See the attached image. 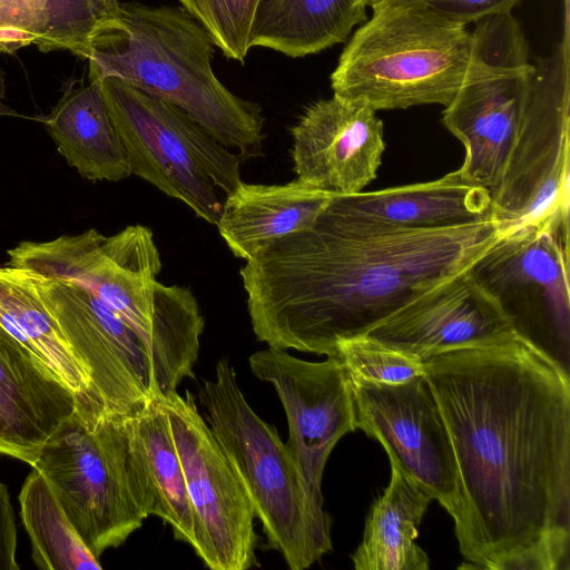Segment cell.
<instances>
[{"label":"cell","instance_id":"4fadbf2b","mask_svg":"<svg viewBox=\"0 0 570 570\" xmlns=\"http://www.w3.org/2000/svg\"><path fill=\"white\" fill-rule=\"evenodd\" d=\"M160 401L183 466L195 553L212 570L258 566L253 505L194 396L174 391Z\"/></svg>","mask_w":570,"mask_h":570},{"label":"cell","instance_id":"cb8c5ba5","mask_svg":"<svg viewBox=\"0 0 570 570\" xmlns=\"http://www.w3.org/2000/svg\"><path fill=\"white\" fill-rule=\"evenodd\" d=\"M362 0H259L250 47L292 58L317 53L344 42L367 19Z\"/></svg>","mask_w":570,"mask_h":570},{"label":"cell","instance_id":"1f68e13d","mask_svg":"<svg viewBox=\"0 0 570 570\" xmlns=\"http://www.w3.org/2000/svg\"><path fill=\"white\" fill-rule=\"evenodd\" d=\"M4 94H6L4 73L0 69V117L18 116V112L16 110L11 109L9 106H7L3 102Z\"/></svg>","mask_w":570,"mask_h":570},{"label":"cell","instance_id":"e0dca14e","mask_svg":"<svg viewBox=\"0 0 570 570\" xmlns=\"http://www.w3.org/2000/svg\"><path fill=\"white\" fill-rule=\"evenodd\" d=\"M366 335L421 361L517 336L501 307L469 269L423 293Z\"/></svg>","mask_w":570,"mask_h":570},{"label":"cell","instance_id":"30bf717a","mask_svg":"<svg viewBox=\"0 0 570 570\" xmlns=\"http://www.w3.org/2000/svg\"><path fill=\"white\" fill-rule=\"evenodd\" d=\"M562 40L534 63L517 135L493 198L499 236L548 228L569 238V6Z\"/></svg>","mask_w":570,"mask_h":570},{"label":"cell","instance_id":"6da1fadb","mask_svg":"<svg viewBox=\"0 0 570 570\" xmlns=\"http://www.w3.org/2000/svg\"><path fill=\"white\" fill-rule=\"evenodd\" d=\"M452 443L459 549L497 570L570 534V374L518 336L423 360Z\"/></svg>","mask_w":570,"mask_h":570},{"label":"cell","instance_id":"d6a6232c","mask_svg":"<svg viewBox=\"0 0 570 570\" xmlns=\"http://www.w3.org/2000/svg\"><path fill=\"white\" fill-rule=\"evenodd\" d=\"M365 4H372L377 0H362Z\"/></svg>","mask_w":570,"mask_h":570},{"label":"cell","instance_id":"5b68a950","mask_svg":"<svg viewBox=\"0 0 570 570\" xmlns=\"http://www.w3.org/2000/svg\"><path fill=\"white\" fill-rule=\"evenodd\" d=\"M331 75L333 94L375 111L448 106L471 60L466 24L412 0H377Z\"/></svg>","mask_w":570,"mask_h":570},{"label":"cell","instance_id":"7a4b0ae2","mask_svg":"<svg viewBox=\"0 0 570 570\" xmlns=\"http://www.w3.org/2000/svg\"><path fill=\"white\" fill-rule=\"evenodd\" d=\"M499 237L493 218L436 229L352 214L333 199L307 228L240 268L253 331L269 347L332 355L468 269Z\"/></svg>","mask_w":570,"mask_h":570},{"label":"cell","instance_id":"2e32d148","mask_svg":"<svg viewBox=\"0 0 570 570\" xmlns=\"http://www.w3.org/2000/svg\"><path fill=\"white\" fill-rule=\"evenodd\" d=\"M296 178L332 195L362 191L385 150L383 122L368 105L333 94L308 105L291 128Z\"/></svg>","mask_w":570,"mask_h":570},{"label":"cell","instance_id":"5bb4252c","mask_svg":"<svg viewBox=\"0 0 570 570\" xmlns=\"http://www.w3.org/2000/svg\"><path fill=\"white\" fill-rule=\"evenodd\" d=\"M249 367L275 389L287 420L286 445L307 501L316 518L331 525L322 494L324 469L336 443L356 430L346 370L335 355L311 362L269 346L249 356Z\"/></svg>","mask_w":570,"mask_h":570},{"label":"cell","instance_id":"d6986e66","mask_svg":"<svg viewBox=\"0 0 570 570\" xmlns=\"http://www.w3.org/2000/svg\"><path fill=\"white\" fill-rule=\"evenodd\" d=\"M343 209L396 227L436 229L493 218V200L460 169L426 183L335 195ZM494 219V218H493Z\"/></svg>","mask_w":570,"mask_h":570},{"label":"cell","instance_id":"d4e9b609","mask_svg":"<svg viewBox=\"0 0 570 570\" xmlns=\"http://www.w3.org/2000/svg\"><path fill=\"white\" fill-rule=\"evenodd\" d=\"M0 325L83 401L87 376L22 269L0 267Z\"/></svg>","mask_w":570,"mask_h":570},{"label":"cell","instance_id":"603a6c76","mask_svg":"<svg viewBox=\"0 0 570 570\" xmlns=\"http://www.w3.org/2000/svg\"><path fill=\"white\" fill-rule=\"evenodd\" d=\"M391 464V463H390ZM433 499L391 464V479L371 505L363 539L351 554L356 570H426L429 558L414 542Z\"/></svg>","mask_w":570,"mask_h":570},{"label":"cell","instance_id":"4316f807","mask_svg":"<svg viewBox=\"0 0 570 570\" xmlns=\"http://www.w3.org/2000/svg\"><path fill=\"white\" fill-rule=\"evenodd\" d=\"M20 514L33 563L42 570H100V558L85 544L46 478L36 469L19 494Z\"/></svg>","mask_w":570,"mask_h":570},{"label":"cell","instance_id":"ba28073f","mask_svg":"<svg viewBox=\"0 0 570 570\" xmlns=\"http://www.w3.org/2000/svg\"><path fill=\"white\" fill-rule=\"evenodd\" d=\"M88 380L75 411L127 415L191 377L155 343L86 287L24 271Z\"/></svg>","mask_w":570,"mask_h":570},{"label":"cell","instance_id":"83f0119b","mask_svg":"<svg viewBox=\"0 0 570 570\" xmlns=\"http://www.w3.org/2000/svg\"><path fill=\"white\" fill-rule=\"evenodd\" d=\"M332 355L337 356L350 379L366 383L394 385L424 374L423 361L367 335L341 341Z\"/></svg>","mask_w":570,"mask_h":570},{"label":"cell","instance_id":"44dd1931","mask_svg":"<svg viewBox=\"0 0 570 570\" xmlns=\"http://www.w3.org/2000/svg\"><path fill=\"white\" fill-rule=\"evenodd\" d=\"M119 0H0V52L35 45L88 60L117 22Z\"/></svg>","mask_w":570,"mask_h":570},{"label":"cell","instance_id":"277c9868","mask_svg":"<svg viewBox=\"0 0 570 570\" xmlns=\"http://www.w3.org/2000/svg\"><path fill=\"white\" fill-rule=\"evenodd\" d=\"M8 266L77 283L114 308L194 375L204 317L191 291L158 283L161 259L151 229L130 225L106 237L90 228L50 242H21Z\"/></svg>","mask_w":570,"mask_h":570},{"label":"cell","instance_id":"8992f818","mask_svg":"<svg viewBox=\"0 0 570 570\" xmlns=\"http://www.w3.org/2000/svg\"><path fill=\"white\" fill-rule=\"evenodd\" d=\"M48 481L90 551L100 558L154 513L136 413L96 419L73 411L31 465Z\"/></svg>","mask_w":570,"mask_h":570},{"label":"cell","instance_id":"9a60e30c","mask_svg":"<svg viewBox=\"0 0 570 570\" xmlns=\"http://www.w3.org/2000/svg\"><path fill=\"white\" fill-rule=\"evenodd\" d=\"M350 381L356 429L379 441L390 463L454 520L461 504L458 468L444 419L425 375L394 385Z\"/></svg>","mask_w":570,"mask_h":570},{"label":"cell","instance_id":"9c48e42d","mask_svg":"<svg viewBox=\"0 0 570 570\" xmlns=\"http://www.w3.org/2000/svg\"><path fill=\"white\" fill-rule=\"evenodd\" d=\"M99 81L131 175L216 225L225 197L242 183L239 156L178 107L118 78Z\"/></svg>","mask_w":570,"mask_h":570},{"label":"cell","instance_id":"3957f363","mask_svg":"<svg viewBox=\"0 0 570 570\" xmlns=\"http://www.w3.org/2000/svg\"><path fill=\"white\" fill-rule=\"evenodd\" d=\"M214 46L181 8L121 3L112 30L87 60L89 80L118 78L181 109L243 161L259 157L262 107L215 76Z\"/></svg>","mask_w":570,"mask_h":570},{"label":"cell","instance_id":"4dcf8cb0","mask_svg":"<svg viewBox=\"0 0 570 570\" xmlns=\"http://www.w3.org/2000/svg\"><path fill=\"white\" fill-rule=\"evenodd\" d=\"M14 511L6 484L0 482V570H18Z\"/></svg>","mask_w":570,"mask_h":570},{"label":"cell","instance_id":"484cf974","mask_svg":"<svg viewBox=\"0 0 570 570\" xmlns=\"http://www.w3.org/2000/svg\"><path fill=\"white\" fill-rule=\"evenodd\" d=\"M160 397L136 413V432L154 494V513L176 540L194 546L193 514L181 462Z\"/></svg>","mask_w":570,"mask_h":570},{"label":"cell","instance_id":"8fae6325","mask_svg":"<svg viewBox=\"0 0 570 570\" xmlns=\"http://www.w3.org/2000/svg\"><path fill=\"white\" fill-rule=\"evenodd\" d=\"M466 77L442 121L462 142L461 173L497 195L534 72L524 33L511 11L474 22Z\"/></svg>","mask_w":570,"mask_h":570},{"label":"cell","instance_id":"7402d4cb","mask_svg":"<svg viewBox=\"0 0 570 570\" xmlns=\"http://www.w3.org/2000/svg\"><path fill=\"white\" fill-rule=\"evenodd\" d=\"M41 121L67 163L91 181H119L131 175L128 155L117 134L99 80L85 86L71 80Z\"/></svg>","mask_w":570,"mask_h":570},{"label":"cell","instance_id":"52a82bcc","mask_svg":"<svg viewBox=\"0 0 570 570\" xmlns=\"http://www.w3.org/2000/svg\"><path fill=\"white\" fill-rule=\"evenodd\" d=\"M206 422L238 475L263 524L267 546L292 570H304L332 550L331 525L311 509L293 456L276 429L246 401L227 357L198 389Z\"/></svg>","mask_w":570,"mask_h":570},{"label":"cell","instance_id":"ffe728a7","mask_svg":"<svg viewBox=\"0 0 570 570\" xmlns=\"http://www.w3.org/2000/svg\"><path fill=\"white\" fill-rule=\"evenodd\" d=\"M333 196L297 178L275 185L242 181L225 197L216 226L233 255L247 261L269 243L309 227Z\"/></svg>","mask_w":570,"mask_h":570},{"label":"cell","instance_id":"ac0fdd59","mask_svg":"<svg viewBox=\"0 0 570 570\" xmlns=\"http://www.w3.org/2000/svg\"><path fill=\"white\" fill-rule=\"evenodd\" d=\"M76 394L0 325V454L32 465Z\"/></svg>","mask_w":570,"mask_h":570},{"label":"cell","instance_id":"7c38bea8","mask_svg":"<svg viewBox=\"0 0 570 570\" xmlns=\"http://www.w3.org/2000/svg\"><path fill=\"white\" fill-rule=\"evenodd\" d=\"M468 269L517 336L570 374L569 238L548 228L499 236Z\"/></svg>","mask_w":570,"mask_h":570},{"label":"cell","instance_id":"f1b7e54d","mask_svg":"<svg viewBox=\"0 0 570 570\" xmlns=\"http://www.w3.org/2000/svg\"><path fill=\"white\" fill-rule=\"evenodd\" d=\"M224 56L244 63L259 0H178Z\"/></svg>","mask_w":570,"mask_h":570},{"label":"cell","instance_id":"f546056e","mask_svg":"<svg viewBox=\"0 0 570 570\" xmlns=\"http://www.w3.org/2000/svg\"><path fill=\"white\" fill-rule=\"evenodd\" d=\"M438 13L468 24L493 13L511 11L519 0H412Z\"/></svg>","mask_w":570,"mask_h":570}]
</instances>
